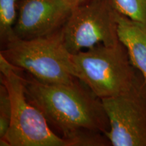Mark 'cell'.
Wrapping results in <instances>:
<instances>
[{
  "label": "cell",
  "mask_w": 146,
  "mask_h": 146,
  "mask_svg": "<svg viewBox=\"0 0 146 146\" xmlns=\"http://www.w3.org/2000/svg\"><path fill=\"white\" fill-rule=\"evenodd\" d=\"M12 118V103L6 87L0 84V139L6 135Z\"/></svg>",
  "instance_id": "obj_11"
},
{
  "label": "cell",
  "mask_w": 146,
  "mask_h": 146,
  "mask_svg": "<svg viewBox=\"0 0 146 146\" xmlns=\"http://www.w3.org/2000/svg\"><path fill=\"white\" fill-rule=\"evenodd\" d=\"M72 10L64 0H19L14 33L23 39L52 34L62 28Z\"/></svg>",
  "instance_id": "obj_7"
},
{
  "label": "cell",
  "mask_w": 146,
  "mask_h": 146,
  "mask_svg": "<svg viewBox=\"0 0 146 146\" xmlns=\"http://www.w3.org/2000/svg\"><path fill=\"white\" fill-rule=\"evenodd\" d=\"M64 1L73 9L76 8V7L88 2L91 0H64Z\"/></svg>",
  "instance_id": "obj_12"
},
{
  "label": "cell",
  "mask_w": 146,
  "mask_h": 146,
  "mask_svg": "<svg viewBox=\"0 0 146 146\" xmlns=\"http://www.w3.org/2000/svg\"><path fill=\"white\" fill-rule=\"evenodd\" d=\"M71 58L76 78L101 100L127 92L141 76L120 41L113 45L100 43Z\"/></svg>",
  "instance_id": "obj_2"
},
{
  "label": "cell",
  "mask_w": 146,
  "mask_h": 146,
  "mask_svg": "<svg viewBox=\"0 0 146 146\" xmlns=\"http://www.w3.org/2000/svg\"><path fill=\"white\" fill-rule=\"evenodd\" d=\"M117 14L110 0H91L73 8L62 28L68 52L74 54L100 43H118Z\"/></svg>",
  "instance_id": "obj_5"
},
{
  "label": "cell",
  "mask_w": 146,
  "mask_h": 146,
  "mask_svg": "<svg viewBox=\"0 0 146 146\" xmlns=\"http://www.w3.org/2000/svg\"><path fill=\"white\" fill-rule=\"evenodd\" d=\"M0 81L6 87L12 103V118L1 146H72L53 131L44 114L29 101L23 71L0 55Z\"/></svg>",
  "instance_id": "obj_4"
},
{
  "label": "cell",
  "mask_w": 146,
  "mask_h": 146,
  "mask_svg": "<svg viewBox=\"0 0 146 146\" xmlns=\"http://www.w3.org/2000/svg\"><path fill=\"white\" fill-rule=\"evenodd\" d=\"M109 120L105 136L113 146H146V83L141 75L131 90L102 100Z\"/></svg>",
  "instance_id": "obj_6"
},
{
  "label": "cell",
  "mask_w": 146,
  "mask_h": 146,
  "mask_svg": "<svg viewBox=\"0 0 146 146\" xmlns=\"http://www.w3.org/2000/svg\"><path fill=\"white\" fill-rule=\"evenodd\" d=\"M118 33L125 45L133 66L146 83V25L117 14Z\"/></svg>",
  "instance_id": "obj_8"
},
{
  "label": "cell",
  "mask_w": 146,
  "mask_h": 146,
  "mask_svg": "<svg viewBox=\"0 0 146 146\" xmlns=\"http://www.w3.org/2000/svg\"><path fill=\"white\" fill-rule=\"evenodd\" d=\"M19 0H0V41L3 46L16 35L14 28L17 21Z\"/></svg>",
  "instance_id": "obj_9"
},
{
  "label": "cell",
  "mask_w": 146,
  "mask_h": 146,
  "mask_svg": "<svg viewBox=\"0 0 146 146\" xmlns=\"http://www.w3.org/2000/svg\"><path fill=\"white\" fill-rule=\"evenodd\" d=\"M29 101L44 114L53 131L72 146L110 145V125L102 100L77 79L71 84H45L27 73Z\"/></svg>",
  "instance_id": "obj_1"
},
{
  "label": "cell",
  "mask_w": 146,
  "mask_h": 146,
  "mask_svg": "<svg viewBox=\"0 0 146 146\" xmlns=\"http://www.w3.org/2000/svg\"><path fill=\"white\" fill-rule=\"evenodd\" d=\"M110 1L118 13L146 25V0H110Z\"/></svg>",
  "instance_id": "obj_10"
},
{
  "label": "cell",
  "mask_w": 146,
  "mask_h": 146,
  "mask_svg": "<svg viewBox=\"0 0 146 146\" xmlns=\"http://www.w3.org/2000/svg\"><path fill=\"white\" fill-rule=\"evenodd\" d=\"M0 55L15 68L45 84H71L76 78L71 54L62 29L48 35L23 39L15 35L3 45Z\"/></svg>",
  "instance_id": "obj_3"
}]
</instances>
